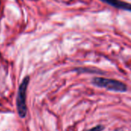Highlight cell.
I'll return each instance as SVG.
<instances>
[{
    "label": "cell",
    "mask_w": 131,
    "mask_h": 131,
    "mask_svg": "<svg viewBox=\"0 0 131 131\" xmlns=\"http://www.w3.org/2000/svg\"><path fill=\"white\" fill-rule=\"evenodd\" d=\"M100 1L115 8L128 11L131 12V3L129 2H124L122 0H100Z\"/></svg>",
    "instance_id": "3"
},
{
    "label": "cell",
    "mask_w": 131,
    "mask_h": 131,
    "mask_svg": "<svg viewBox=\"0 0 131 131\" xmlns=\"http://www.w3.org/2000/svg\"><path fill=\"white\" fill-rule=\"evenodd\" d=\"M29 77L27 76L24 78L19 86L18 96H17V111L21 117H25L27 113L26 107V91L29 83Z\"/></svg>",
    "instance_id": "2"
},
{
    "label": "cell",
    "mask_w": 131,
    "mask_h": 131,
    "mask_svg": "<svg viewBox=\"0 0 131 131\" xmlns=\"http://www.w3.org/2000/svg\"><path fill=\"white\" fill-rule=\"evenodd\" d=\"M104 129V127L102 125H97V126L88 130V131H102Z\"/></svg>",
    "instance_id": "4"
},
{
    "label": "cell",
    "mask_w": 131,
    "mask_h": 131,
    "mask_svg": "<svg viewBox=\"0 0 131 131\" xmlns=\"http://www.w3.org/2000/svg\"><path fill=\"white\" fill-rule=\"evenodd\" d=\"M92 83L94 85L98 88H105L108 91H112L115 92H125L127 89V85L120 81L102 77L94 78L92 80Z\"/></svg>",
    "instance_id": "1"
}]
</instances>
